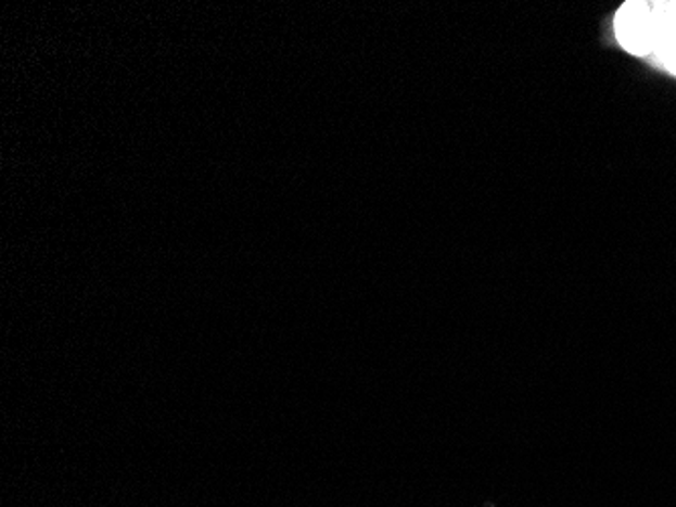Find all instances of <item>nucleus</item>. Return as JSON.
<instances>
[{"label": "nucleus", "instance_id": "f257e3e1", "mask_svg": "<svg viewBox=\"0 0 676 507\" xmlns=\"http://www.w3.org/2000/svg\"><path fill=\"white\" fill-rule=\"evenodd\" d=\"M617 43L630 55L647 58L654 53L652 4L645 0H628L617 9L614 18Z\"/></svg>", "mask_w": 676, "mask_h": 507}, {"label": "nucleus", "instance_id": "f03ea898", "mask_svg": "<svg viewBox=\"0 0 676 507\" xmlns=\"http://www.w3.org/2000/svg\"><path fill=\"white\" fill-rule=\"evenodd\" d=\"M654 23V55L673 58L676 55V0H662L652 4Z\"/></svg>", "mask_w": 676, "mask_h": 507}, {"label": "nucleus", "instance_id": "7ed1b4c3", "mask_svg": "<svg viewBox=\"0 0 676 507\" xmlns=\"http://www.w3.org/2000/svg\"><path fill=\"white\" fill-rule=\"evenodd\" d=\"M659 62H661L673 76H676V55H673V58H662Z\"/></svg>", "mask_w": 676, "mask_h": 507}]
</instances>
